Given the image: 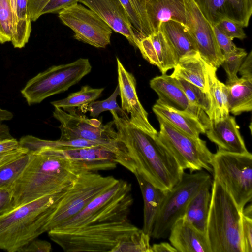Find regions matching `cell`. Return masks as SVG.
<instances>
[{
  "label": "cell",
  "instance_id": "6da1fadb",
  "mask_svg": "<svg viewBox=\"0 0 252 252\" xmlns=\"http://www.w3.org/2000/svg\"><path fill=\"white\" fill-rule=\"evenodd\" d=\"M113 116L118 139L125 147L136 172L155 187L167 191L181 180L184 170L160 143L157 135L149 134L134 126L129 118Z\"/></svg>",
  "mask_w": 252,
  "mask_h": 252
},
{
  "label": "cell",
  "instance_id": "7a4b0ae2",
  "mask_svg": "<svg viewBox=\"0 0 252 252\" xmlns=\"http://www.w3.org/2000/svg\"><path fill=\"white\" fill-rule=\"evenodd\" d=\"M87 171L83 164L66 158L31 154L28 163L11 189L14 209L63 189Z\"/></svg>",
  "mask_w": 252,
  "mask_h": 252
},
{
  "label": "cell",
  "instance_id": "3957f363",
  "mask_svg": "<svg viewBox=\"0 0 252 252\" xmlns=\"http://www.w3.org/2000/svg\"><path fill=\"white\" fill-rule=\"evenodd\" d=\"M71 185L59 192L42 197L0 216V249L9 252H19L45 232L49 217V207Z\"/></svg>",
  "mask_w": 252,
  "mask_h": 252
},
{
  "label": "cell",
  "instance_id": "277c9868",
  "mask_svg": "<svg viewBox=\"0 0 252 252\" xmlns=\"http://www.w3.org/2000/svg\"><path fill=\"white\" fill-rule=\"evenodd\" d=\"M206 235L211 252H243L241 211L229 193L213 180Z\"/></svg>",
  "mask_w": 252,
  "mask_h": 252
},
{
  "label": "cell",
  "instance_id": "5b68a950",
  "mask_svg": "<svg viewBox=\"0 0 252 252\" xmlns=\"http://www.w3.org/2000/svg\"><path fill=\"white\" fill-rule=\"evenodd\" d=\"M139 229L128 219L70 229H54L47 232L50 239L66 252H113L119 244Z\"/></svg>",
  "mask_w": 252,
  "mask_h": 252
},
{
  "label": "cell",
  "instance_id": "8992f818",
  "mask_svg": "<svg viewBox=\"0 0 252 252\" xmlns=\"http://www.w3.org/2000/svg\"><path fill=\"white\" fill-rule=\"evenodd\" d=\"M53 117L60 122V140L70 141L82 140L93 142L106 147L117 156L118 163L129 171L133 163L123 144L118 139L113 120L103 125L100 120L78 114L75 110L66 112L54 107Z\"/></svg>",
  "mask_w": 252,
  "mask_h": 252
},
{
  "label": "cell",
  "instance_id": "52a82bcc",
  "mask_svg": "<svg viewBox=\"0 0 252 252\" xmlns=\"http://www.w3.org/2000/svg\"><path fill=\"white\" fill-rule=\"evenodd\" d=\"M119 181L113 176L97 172L81 174L49 208V218L45 231L54 229L82 210L99 195L113 187Z\"/></svg>",
  "mask_w": 252,
  "mask_h": 252
},
{
  "label": "cell",
  "instance_id": "ba28073f",
  "mask_svg": "<svg viewBox=\"0 0 252 252\" xmlns=\"http://www.w3.org/2000/svg\"><path fill=\"white\" fill-rule=\"evenodd\" d=\"M133 202L131 184L119 179L113 187L55 229H70L95 223L128 220Z\"/></svg>",
  "mask_w": 252,
  "mask_h": 252
},
{
  "label": "cell",
  "instance_id": "9c48e42d",
  "mask_svg": "<svg viewBox=\"0 0 252 252\" xmlns=\"http://www.w3.org/2000/svg\"><path fill=\"white\" fill-rule=\"evenodd\" d=\"M211 166L214 179L229 193L242 211L252 198V155L217 150Z\"/></svg>",
  "mask_w": 252,
  "mask_h": 252
},
{
  "label": "cell",
  "instance_id": "30bf717a",
  "mask_svg": "<svg viewBox=\"0 0 252 252\" xmlns=\"http://www.w3.org/2000/svg\"><path fill=\"white\" fill-rule=\"evenodd\" d=\"M92 66L87 58L53 65L30 79L21 91L29 105L67 91L89 74Z\"/></svg>",
  "mask_w": 252,
  "mask_h": 252
},
{
  "label": "cell",
  "instance_id": "8fae6325",
  "mask_svg": "<svg viewBox=\"0 0 252 252\" xmlns=\"http://www.w3.org/2000/svg\"><path fill=\"white\" fill-rule=\"evenodd\" d=\"M210 179V174L203 170L195 173L184 172L180 182L166 191L151 237L160 239L168 236L172 226L183 217L190 199Z\"/></svg>",
  "mask_w": 252,
  "mask_h": 252
},
{
  "label": "cell",
  "instance_id": "7c38bea8",
  "mask_svg": "<svg viewBox=\"0 0 252 252\" xmlns=\"http://www.w3.org/2000/svg\"><path fill=\"white\" fill-rule=\"evenodd\" d=\"M157 119L160 126L158 139L184 170L189 169L192 173L205 169L213 172L211 162L214 154L208 148L205 141L187 135L162 119Z\"/></svg>",
  "mask_w": 252,
  "mask_h": 252
},
{
  "label": "cell",
  "instance_id": "4fadbf2b",
  "mask_svg": "<svg viewBox=\"0 0 252 252\" xmlns=\"http://www.w3.org/2000/svg\"><path fill=\"white\" fill-rule=\"evenodd\" d=\"M58 14L61 22L74 32L75 39L98 48L110 44L113 30L91 9L76 3Z\"/></svg>",
  "mask_w": 252,
  "mask_h": 252
},
{
  "label": "cell",
  "instance_id": "5bb4252c",
  "mask_svg": "<svg viewBox=\"0 0 252 252\" xmlns=\"http://www.w3.org/2000/svg\"><path fill=\"white\" fill-rule=\"evenodd\" d=\"M186 25L192 36L200 57L210 65L218 68L223 60L213 25L204 17L193 0H184Z\"/></svg>",
  "mask_w": 252,
  "mask_h": 252
},
{
  "label": "cell",
  "instance_id": "9a60e30c",
  "mask_svg": "<svg viewBox=\"0 0 252 252\" xmlns=\"http://www.w3.org/2000/svg\"><path fill=\"white\" fill-rule=\"evenodd\" d=\"M116 60L121 108L130 114L128 120L133 126L149 134L157 135L158 132L149 122L148 113L138 97L134 76L126 69L118 58Z\"/></svg>",
  "mask_w": 252,
  "mask_h": 252
},
{
  "label": "cell",
  "instance_id": "2e32d148",
  "mask_svg": "<svg viewBox=\"0 0 252 252\" xmlns=\"http://www.w3.org/2000/svg\"><path fill=\"white\" fill-rule=\"evenodd\" d=\"M150 86L158 96L157 102L191 114L199 121L206 130L208 129L211 121L207 115L202 109L189 102L171 75L162 74L153 78L150 81Z\"/></svg>",
  "mask_w": 252,
  "mask_h": 252
},
{
  "label": "cell",
  "instance_id": "e0dca14e",
  "mask_svg": "<svg viewBox=\"0 0 252 252\" xmlns=\"http://www.w3.org/2000/svg\"><path fill=\"white\" fill-rule=\"evenodd\" d=\"M79 2L94 11L113 31L124 36L131 45L137 48L142 38L119 0H80Z\"/></svg>",
  "mask_w": 252,
  "mask_h": 252
},
{
  "label": "cell",
  "instance_id": "ac0fdd59",
  "mask_svg": "<svg viewBox=\"0 0 252 252\" xmlns=\"http://www.w3.org/2000/svg\"><path fill=\"white\" fill-rule=\"evenodd\" d=\"M206 19L213 26L228 19L243 28L249 25L252 0H193Z\"/></svg>",
  "mask_w": 252,
  "mask_h": 252
},
{
  "label": "cell",
  "instance_id": "d6986e66",
  "mask_svg": "<svg viewBox=\"0 0 252 252\" xmlns=\"http://www.w3.org/2000/svg\"><path fill=\"white\" fill-rule=\"evenodd\" d=\"M36 153L63 157L74 160L83 164L88 171L92 172L114 169L119 164L117 155L101 145L63 150L44 148Z\"/></svg>",
  "mask_w": 252,
  "mask_h": 252
},
{
  "label": "cell",
  "instance_id": "ffe728a7",
  "mask_svg": "<svg viewBox=\"0 0 252 252\" xmlns=\"http://www.w3.org/2000/svg\"><path fill=\"white\" fill-rule=\"evenodd\" d=\"M137 48L143 57L151 64L157 66L162 74L174 68L179 60L160 30L141 39Z\"/></svg>",
  "mask_w": 252,
  "mask_h": 252
},
{
  "label": "cell",
  "instance_id": "44dd1931",
  "mask_svg": "<svg viewBox=\"0 0 252 252\" xmlns=\"http://www.w3.org/2000/svg\"><path fill=\"white\" fill-rule=\"evenodd\" d=\"M205 134L218 146V151L240 154L249 152L233 116L229 115L218 121H211Z\"/></svg>",
  "mask_w": 252,
  "mask_h": 252
},
{
  "label": "cell",
  "instance_id": "7402d4cb",
  "mask_svg": "<svg viewBox=\"0 0 252 252\" xmlns=\"http://www.w3.org/2000/svg\"><path fill=\"white\" fill-rule=\"evenodd\" d=\"M168 236L177 252H211L206 233L197 230L183 217L172 226Z\"/></svg>",
  "mask_w": 252,
  "mask_h": 252
},
{
  "label": "cell",
  "instance_id": "603a6c76",
  "mask_svg": "<svg viewBox=\"0 0 252 252\" xmlns=\"http://www.w3.org/2000/svg\"><path fill=\"white\" fill-rule=\"evenodd\" d=\"M145 6L153 33L159 31L162 23L170 20L186 25L184 0H146Z\"/></svg>",
  "mask_w": 252,
  "mask_h": 252
},
{
  "label": "cell",
  "instance_id": "cb8c5ba5",
  "mask_svg": "<svg viewBox=\"0 0 252 252\" xmlns=\"http://www.w3.org/2000/svg\"><path fill=\"white\" fill-rule=\"evenodd\" d=\"M152 110L157 117L166 121L182 132L193 138H199L206 130L199 121L191 114L174 109L161 103L157 102Z\"/></svg>",
  "mask_w": 252,
  "mask_h": 252
},
{
  "label": "cell",
  "instance_id": "d4e9b609",
  "mask_svg": "<svg viewBox=\"0 0 252 252\" xmlns=\"http://www.w3.org/2000/svg\"><path fill=\"white\" fill-rule=\"evenodd\" d=\"M134 175L139 184L144 202L143 231L151 237L154 224L167 191L153 185L137 172Z\"/></svg>",
  "mask_w": 252,
  "mask_h": 252
},
{
  "label": "cell",
  "instance_id": "484cf974",
  "mask_svg": "<svg viewBox=\"0 0 252 252\" xmlns=\"http://www.w3.org/2000/svg\"><path fill=\"white\" fill-rule=\"evenodd\" d=\"M209 66L198 53L180 58L171 75L180 77L207 93Z\"/></svg>",
  "mask_w": 252,
  "mask_h": 252
},
{
  "label": "cell",
  "instance_id": "4316f807",
  "mask_svg": "<svg viewBox=\"0 0 252 252\" xmlns=\"http://www.w3.org/2000/svg\"><path fill=\"white\" fill-rule=\"evenodd\" d=\"M159 30L178 59L198 53L196 43L186 25L170 20L162 23Z\"/></svg>",
  "mask_w": 252,
  "mask_h": 252
},
{
  "label": "cell",
  "instance_id": "83f0119b",
  "mask_svg": "<svg viewBox=\"0 0 252 252\" xmlns=\"http://www.w3.org/2000/svg\"><path fill=\"white\" fill-rule=\"evenodd\" d=\"M211 179L197 191L188 203L184 219L198 231L206 233L211 200Z\"/></svg>",
  "mask_w": 252,
  "mask_h": 252
},
{
  "label": "cell",
  "instance_id": "f1b7e54d",
  "mask_svg": "<svg viewBox=\"0 0 252 252\" xmlns=\"http://www.w3.org/2000/svg\"><path fill=\"white\" fill-rule=\"evenodd\" d=\"M217 68L209 65L208 68V94L210 110L208 117L210 121H218L229 115L226 84L218 78Z\"/></svg>",
  "mask_w": 252,
  "mask_h": 252
},
{
  "label": "cell",
  "instance_id": "f546056e",
  "mask_svg": "<svg viewBox=\"0 0 252 252\" xmlns=\"http://www.w3.org/2000/svg\"><path fill=\"white\" fill-rule=\"evenodd\" d=\"M227 103L229 112L239 115L252 110V78L241 77L226 82Z\"/></svg>",
  "mask_w": 252,
  "mask_h": 252
},
{
  "label": "cell",
  "instance_id": "4dcf8cb0",
  "mask_svg": "<svg viewBox=\"0 0 252 252\" xmlns=\"http://www.w3.org/2000/svg\"><path fill=\"white\" fill-rule=\"evenodd\" d=\"M32 20L28 12V0H17L15 24L11 42L15 48H22L28 42L32 32Z\"/></svg>",
  "mask_w": 252,
  "mask_h": 252
},
{
  "label": "cell",
  "instance_id": "1f68e13d",
  "mask_svg": "<svg viewBox=\"0 0 252 252\" xmlns=\"http://www.w3.org/2000/svg\"><path fill=\"white\" fill-rule=\"evenodd\" d=\"M104 88H93L86 85L82 86L76 92L70 94L66 98L52 101L51 104L54 107L63 109L66 112L75 110L78 108L81 109L98 98Z\"/></svg>",
  "mask_w": 252,
  "mask_h": 252
},
{
  "label": "cell",
  "instance_id": "d6a6232c",
  "mask_svg": "<svg viewBox=\"0 0 252 252\" xmlns=\"http://www.w3.org/2000/svg\"><path fill=\"white\" fill-rule=\"evenodd\" d=\"M30 158L31 154L27 153L0 166V189H11Z\"/></svg>",
  "mask_w": 252,
  "mask_h": 252
},
{
  "label": "cell",
  "instance_id": "836d02e7",
  "mask_svg": "<svg viewBox=\"0 0 252 252\" xmlns=\"http://www.w3.org/2000/svg\"><path fill=\"white\" fill-rule=\"evenodd\" d=\"M172 77L183 90L189 102L202 109L208 116L210 110L208 94L203 92L196 85L180 77L176 76Z\"/></svg>",
  "mask_w": 252,
  "mask_h": 252
},
{
  "label": "cell",
  "instance_id": "e575fe53",
  "mask_svg": "<svg viewBox=\"0 0 252 252\" xmlns=\"http://www.w3.org/2000/svg\"><path fill=\"white\" fill-rule=\"evenodd\" d=\"M119 94V88L117 85L113 93L109 97L102 101H94L81 110L85 113L89 111L90 116L94 118H97L100 113L106 111H115L121 117L129 118L125 111L119 107L117 102V98Z\"/></svg>",
  "mask_w": 252,
  "mask_h": 252
},
{
  "label": "cell",
  "instance_id": "d590c367",
  "mask_svg": "<svg viewBox=\"0 0 252 252\" xmlns=\"http://www.w3.org/2000/svg\"><path fill=\"white\" fill-rule=\"evenodd\" d=\"M150 236L139 229L119 244L113 252H152Z\"/></svg>",
  "mask_w": 252,
  "mask_h": 252
},
{
  "label": "cell",
  "instance_id": "8d00e7d4",
  "mask_svg": "<svg viewBox=\"0 0 252 252\" xmlns=\"http://www.w3.org/2000/svg\"><path fill=\"white\" fill-rule=\"evenodd\" d=\"M247 54L244 49L237 47L233 51L223 55L221 65L227 74L226 82H232L238 78L237 73Z\"/></svg>",
  "mask_w": 252,
  "mask_h": 252
},
{
  "label": "cell",
  "instance_id": "74e56055",
  "mask_svg": "<svg viewBox=\"0 0 252 252\" xmlns=\"http://www.w3.org/2000/svg\"><path fill=\"white\" fill-rule=\"evenodd\" d=\"M13 13L9 0H0V43L11 42Z\"/></svg>",
  "mask_w": 252,
  "mask_h": 252
},
{
  "label": "cell",
  "instance_id": "f35d334b",
  "mask_svg": "<svg viewBox=\"0 0 252 252\" xmlns=\"http://www.w3.org/2000/svg\"><path fill=\"white\" fill-rule=\"evenodd\" d=\"M241 244L243 252H252V205L250 204L241 211Z\"/></svg>",
  "mask_w": 252,
  "mask_h": 252
},
{
  "label": "cell",
  "instance_id": "ab89813d",
  "mask_svg": "<svg viewBox=\"0 0 252 252\" xmlns=\"http://www.w3.org/2000/svg\"><path fill=\"white\" fill-rule=\"evenodd\" d=\"M215 26L232 40L235 38L243 40L246 37L243 27L230 20H222Z\"/></svg>",
  "mask_w": 252,
  "mask_h": 252
},
{
  "label": "cell",
  "instance_id": "60d3db41",
  "mask_svg": "<svg viewBox=\"0 0 252 252\" xmlns=\"http://www.w3.org/2000/svg\"><path fill=\"white\" fill-rule=\"evenodd\" d=\"M141 24L145 37L152 34L146 11V0H130Z\"/></svg>",
  "mask_w": 252,
  "mask_h": 252
},
{
  "label": "cell",
  "instance_id": "b9f144b4",
  "mask_svg": "<svg viewBox=\"0 0 252 252\" xmlns=\"http://www.w3.org/2000/svg\"><path fill=\"white\" fill-rule=\"evenodd\" d=\"M213 26L218 44L223 55L228 54L235 50L237 47L233 42V40L224 34L216 26Z\"/></svg>",
  "mask_w": 252,
  "mask_h": 252
},
{
  "label": "cell",
  "instance_id": "7bdbcfd3",
  "mask_svg": "<svg viewBox=\"0 0 252 252\" xmlns=\"http://www.w3.org/2000/svg\"><path fill=\"white\" fill-rule=\"evenodd\" d=\"M80 0H50L41 12V16L49 13H58L62 9L78 3Z\"/></svg>",
  "mask_w": 252,
  "mask_h": 252
},
{
  "label": "cell",
  "instance_id": "ee69618b",
  "mask_svg": "<svg viewBox=\"0 0 252 252\" xmlns=\"http://www.w3.org/2000/svg\"><path fill=\"white\" fill-rule=\"evenodd\" d=\"M128 15L131 23L141 38L145 37L143 30L140 19L133 7L130 0H119Z\"/></svg>",
  "mask_w": 252,
  "mask_h": 252
},
{
  "label": "cell",
  "instance_id": "f6af8a7d",
  "mask_svg": "<svg viewBox=\"0 0 252 252\" xmlns=\"http://www.w3.org/2000/svg\"><path fill=\"white\" fill-rule=\"evenodd\" d=\"M13 209V200L11 189H0V216L6 214Z\"/></svg>",
  "mask_w": 252,
  "mask_h": 252
},
{
  "label": "cell",
  "instance_id": "bcb514c9",
  "mask_svg": "<svg viewBox=\"0 0 252 252\" xmlns=\"http://www.w3.org/2000/svg\"><path fill=\"white\" fill-rule=\"evenodd\" d=\"M51 250V245L48 241L34 239L22 247L18 252H50Z\"/></svg>",
  "mask_w": 252,
  "mask_h": 252
},
{
  "label": "cell",
  "instance_id": "7dc6e473",
  "mask_svg": "<svg viewBox=\"0 0 252 252\" xmlns=\"http://www.w3.org/2000/svg\"><path fill=\"white\" fill-rule=\"evenodd\" d=\"M50 0H28V12L32 22L41 16V13Z\"/></svg>",
  "mask_w": 252,
  "mask_h": 252
},
{
  "label": "cell",
  "instance_id": "c3c4849f",
  "mask_svg": "<svg viewBox=\"0 0 252 252\" xmlns=\"http://www.w3.org/2000/svg\"><path fill=\"white\" fill-rule=\"evenodd\" d=\"M241 77L252 78V51L247 54L238 71Z\"/></svg>",
  "mask_w": 252,
  "mask_h": 252
},
{
  "label": "cell",
  "instance_id": "681fc988",
  "mask_svg": "<svg viewBox=\"0 0 252 252\" xmlns=\"http://www.w3.org/2000/svg\"><path fill=\"white\" fill-rule=\"evenodd\" d=\"M27 153L28 150L22 147L8 152L0 153V166Z\"/></svg>",
  "mask_w": 252,
  "mask_h": 252
},
{
  "label": "cell",
  "instance_id": "f907efd6",
  "mask_svg": "<svg viewBox=\"0 0 252 252\" xmlns=\"http://www.w3.org/2000/svg\"><path fill=\"white\" fill-rule=\"evenodd\" d=\"M19 148V141L13 137L0 139V154L12 151Z\"/></svg>",
  "mask_w": 252,
  "mask_h": 252
},
{
  "label": "cell",
  "instance_id": "816d5d0a",
  "mask_svg": "<svg viewBox=\"0 0 252 252\" xmlns=\"http://www.w3.org/2000/svg\"><path fill=\"white\" fill-rule=\"evenodd\" d=\"M152 252H177L175 248L168 242H161L151 246Z\"/></svg>",
  "mask_w": 252,
  "mask_h": 252
},
{
  "label": "cell",
  "instance_id": "f5cc1de1",
  "mask_svg": "<svg viewBox=\"0 0 252 252\" xmlns=\"http://www.w3.org/2000/svg\"><path fill=\"white\" fill-rule=\"evenodd\" d=\"M12 112L7 110L3 109L0 107V123L3 121H9L13 118Z\"/></svg>",
  "mask_w": 252,
  "mask_h": 252
},
{
  "label": "cell",
  "instance_id": "db71d44e",
  "mask_svg": "<svg viewBox=\"0 0 252 252\" xmlns=\"http://www.w3.org/2000/svg\"><path fill=\"white\" fill-rule=\"evenodd\" d=\"M13 13V28L15 24L16 21V11L17 0H9Z\"/></svg>",
  "mask_w": 252,
  "mask_h": 252
}]
</instances>
